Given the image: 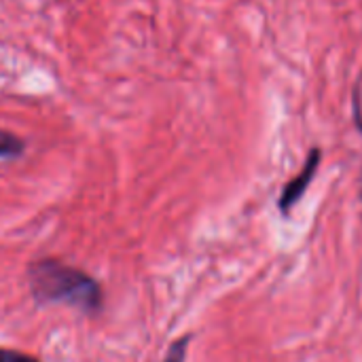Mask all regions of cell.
I'll list each match as a JSON object with an SVG mask.
<instances>
[{"mask_svg": "<svg viewBox=\"0 0 362 362\" xmlns=\"http://www.w3.org/2000/svg\"><path fill=\"white\" fill-rule=\"evenodd\" d=\"M28 286L40 305H68L95 316L102 310V286L95 278L57 259H40L28 265Z\"/></svg>", "mask_w": 362, "mask_h": 362, "instance_id": "1", "label": "cell"}, {"mask_svg": "<svg viewBox=\"0 0 362 362\" xmlns=\"http://www.w3.org/2000/svg\"><path fill=\"white\" fill-rule=\"evenodd\" d=\"M320 159H322V153L320 148H312L310 155H308V161L303 165V170L284 187L280 199H278V208L282 214H291V210L297 206V202L305 195L308 187L312 185L316 172H318V165H320Z\"/></svg>", "mask_w": 362, "mask_h": 362, "instance_id": "2", "label": "cell"}, {"mask_svg": "<svg viewBox=\"0 0 362 362\" xmlns=\"http://www.w3.org/2000/svg\"><path fill=\"white\" fill-rule=\"evenodd\" d=\"M23 148H25V142L19 136L6 129H0V159H15L23 153Z\"/></svg>", "mask_w": 362, "mask_h": 362, "instance_id": "3", "label": "cell"}, {"mask_svg": "<svg viewBox=\"0 0 362 362\" xmlns=\"http://www.w3.org/2000/svg\"><path fill=\"white\" fill-rule=\"evenodd\" d=\"M189 341H191V337H189V335H187V337H180L178 341H174V344L170 346V350H168V354H165L163 362H185L187 361Z\"/></svg>", "mask_w": 362, "mask_h": 362, "instance_id": "4", "label": "cell"}, {"mask_svg": "<svg viewBox=\"0 0 362 362\" xmlns=\"http://www.w3.org/2000/svg\"><path fill=\"white\" fill-rule=\"evenodd\" d=\"M352 112H354V123L362 134V78L356 83L354 93H352ZM362 197V191H361Z\"/></svg>", "mask_w": 362, "mask_h": 362, "instance_id": "5", "label": "cell"}, {"mask_svg": "<svg viewBox=\"0 0 362 362\" xmlns=\"http://www.w3.org/2000/svg\"><path fill=\"white\" fill-rule=\"evenodd\" d=\"M0 362H40L38 358L23 354L19 350H8V348H0Z\"/></svg>", "mask_w": 362, "mask_h": 362, "instance_id": "6", "label": "cell"}]
</instances>
